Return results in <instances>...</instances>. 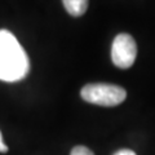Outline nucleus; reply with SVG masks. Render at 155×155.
I'll return each mask as SVG.
<instances>
[{"instance_id": "nucleus-3", "label": "nucleus", "mask_w": 155, "mask_h": 155, "mask_svg": "<svg viewBox=\"0 0 155 155\" xmlns=\"http://www.w3.org/2000/svg\"><path fill=\"white\" fill-rule=\"evenodd\" d=\"M137 57V45L129 34H119L111 45V60L119 69H129Z\"/></svg>"}, {"instance_id": "nucleus-1", "label": "nucleus", "mask_w": 155, "mask_h": 155, "mask_svg": "<svg viewBox=\"0 0 155 155\" xmlns=\"http://www.w3.org/2000/svg\"><path fill=\"white\" fill-rule=\"evenodd\" d=\"M28 71L30 61L25 49L12 32L0 30V80H22Z\"/></svg>"}, {"instance_id": "nucleus-4", "label": "nucleus", "mask_w": 155, "mask_h": 155, "mask_svg": "<svg viewBox=\"0 0 155 155\" xmlns=\"http://www.w3.org/2000/svg\"><path fill=\"white\" fill-rule=\"evenodd\" d=\"M69 14L74 17L83 16L88 8V0H62Z\"/></svg>"}, {"instance_id": "nucleus-2", "label": "nucleus", "mask_w": 155, "mask_h": 155, "mask_svg": "<svg viewBox=\"0 0 155 155\" xmlns=\"http://www.w3.org/2000/svg\"><path fill=\"white\" fill-rule=\"evenodd\" d=\"M80 96L84 101L98 106H116L122 104L127 97L124 88L107 83H92L84 85L80 91Z\"/></svg>"}, {"instance_id": "nucleus-6", "label": "nucleus", "mask_w": 155, "mask_h": 155, "mask_svg": "<svg viewBox=\"0 0 155 155\" xmlns=\"http://www.w3.org/2000/svg\"><path fill=\"white\" fill-rule=\"evenodd\" d=\"M114 155H136V153L129 149H122V150H119V151H116Z\"/></svg>"}, {"instance_id": "nucleus-7", "label": "nucleus", "mask_w": 155, "mask_h": 155, "mask_svg": "<svg viewBox=\"0 0 155 155\" xmlns=\"http://www.w3.org/2000/svg\"><path fill=\"white\" fill-rule=\"evenodd\" d=\"M8 151V146L3 141V134L0 132V153H7Z\"/></svg>"}, {"instance_id": "nucleus-5", "label": "nucleus", "mask_w": 155, "mask_h": 155, "mask_svg": "<svg viewBox=\"0 0 155 155\" xmlns=\"http://www.w3.org/2000/svg\"><path fill=\"white\" fill-rule=\"evenodd\" d=\"M70 155H94V154H93V151H91V150L85 146H76L71 150Z\"/></svg>"}]
</instances>
